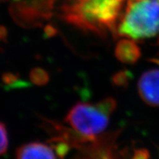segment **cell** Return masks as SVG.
Wrapping results in <instances>:
<instances>
[{
	"instance_id": "1",
	"label": "cell",
	"mask_w": 159,
	"mask_h": 159,
	"mask_svg": "<svg viewBox=\"0 0 159 159\" xmlns=\"http://www.w3.org/2000/svg\"><path fill=\"white\" fill-rule=\"evenodd\" d=\"M126 0H63L60 16L82 30L99 36L116 35Z\"/></svg>"
},
{
	"instance_id": "2",
	"label": "cell",
	"mask_w": 159,
	"mask_h": 159,
	"mask_svg": "<svg viewBox=\"0 0 159 159\" xmlns=\"http://www.w3.org/2000/svg\"><path fill=\"white\" fill-rule=\"evenodd\" d=\"M116 35L134 41L159 35V0H126Z\"/></svg>"
},
{
	"instance_id": "3",
	"label": "cell",
	"mask_w": 159,
	"mask_h": 159,
	"mask_svg": "<svg viewBox=\"0 0 159 159\" xmlns=\"http://www.w3.org/2000/svg\"><path fill=\"white\" fill-rule=\"evenodd\" d=\"M116 107V101L111 97L96 103L79 102L69 111L65 122L83 139L95 140L108 128Z\"/></svg>"
},
{
	"instance_id": "4",
	"label": "cell",
	"mask_w": 159,
	"mask_h": 159,
	"mask_svg": "<svg viewBox=\"0 0 159 159\" xmlns=\"http://www.w3.org/2000/svg\"><path fill=\"white\" fill-rule=\"evenodd\" d=\"M138 91L147 105L159 107V67L150 69L143 73L139 80Z\"/></svg>"
},
{
	"instance_id": "5",
	"label": "cell",
	"mask_w": 159,
	"mask_h": 159,
	"mask_svg": "<svg viewBox=\"0 0 159 159\" xmlns=\"http://www.w3.org/2000/svg\"><path fill=\"white\" fill-rule=\"evenodd\" d=\"M16 159H56L51 147L41 142H30L17 150Z\"/></svg>"
},
{
	"instance_id": "6",
	"label": "cell",
	"mask_w": 159,
	"mask_h": 159,
	"mask_svg": "<svg viewBox=\"0 0 159 159\" xmlns=\"http://www.w3.org/2000/svg\"><path fill=\"white\" fill-rule=\"evenodd\" d=\"M115 55L119 61L126 64H133L139 59L141 50L136 41L125 38L117 43Z\"/></svg>"
},
{
	"instance_id": "7",
	"label": "cell",
	"mask_w": 159,
	"mask_h": 159,
	"mask_svg": "<svg viewBox=\"0 0 159 159\" xmlns=\"http://www.w3.org/2000/svg\"><path fill=\"white\" fill-rule=\"evenodd\" d=\"M30 79L37 85H43L47 83L49 76L47 72L41 69H35L31 71Z\"/></svg>"
},
{
	"instance_id": "8",
	"label": "cell",
	"mask_w": 159,
	"mask_h": 159,
	"mask_svg": "<svg viewBox=\"0 0 159 159\" xmlns=\"http://www.w3.org/2000/svg\"><path fill=\"white\" fill-rule=\"evenodd\" d=\"M8 146V136L7 129L3 123L0 122V156L6 152Z\"/></svg>"
},
{
	"instance_id": "9",
	"label": "cell",
	"mask_w": 159,
	"mask_h": 159,
	"mask_svg": "<svg viewBox=\"0 0 159 159\" xmlns=\"http://www.w3.org/2000/svg\"><path fill=\"white\" fill-rule=\"evenodd\" d=\"M3 1H5V0H0V3H1L2 2H3Z\"/></svg>"
}]
</instances>
